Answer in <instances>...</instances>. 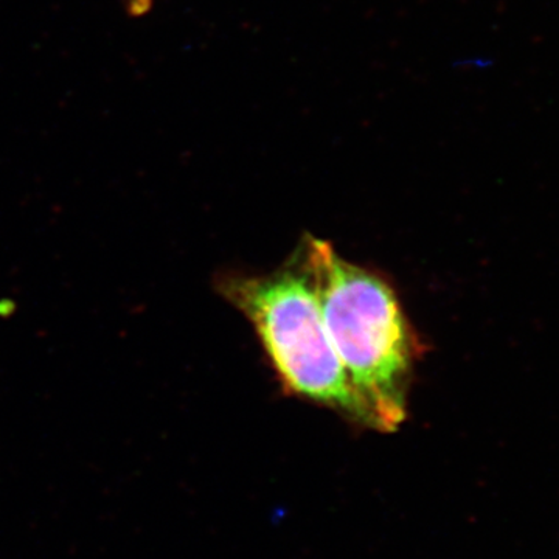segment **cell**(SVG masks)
I'll return each instance as SVG.
<instances>
[{"label": "cell", "mask_w": 559, "mask_h": 559, "mask_svg": "<svg viewBox=\"0 0 559 559\" xmlns=\"http://www.w3.org/2000/svg\"><path fill=\"white\" fill-rule=\"evenodd\" d=\"M124 3H127V9L132 16H143L151 10L153 0H124Z\"/></svg>", "instance_id": "cell-3"}, {"label": "cell", "mask_w": 559, "mask_h": 559, "mask_svg": "<svg viewBox=\"0 0 559 559\" xmlns=\"http://www.w3.org/2000/svg\"><path fill=\"white\" fill-rule=\"evenodd\" d=\"M218 288L249 320L289 395L371 429L326 333L318 286L301 248L271 274L224 275Z\"/></svg>", "instance_id": "cell-2"}, {"label": "cell", "mask_w": 559, "mask_h": 559, "mask_svg": "<svg viewBox=\"0 0 559 559\" xmlns=\"http://www.w3.org/2000/svg\"><path fill=\"white\" fill-rule=\"evenodd\" d=\"M318 286L323 323L371 429L396 432L407 418L412 374L421 344L395 288L378 274L342 259L329 242L300 246Z\"/></svg>", "instance_id": "cell-1"}]
</instances>
